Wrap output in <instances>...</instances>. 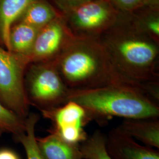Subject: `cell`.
I'll list each match as a JSON object with an SVG mask.
<instances>
[{"mask_svg": "<svg viewBox=\"0 0 159 159\" xmlns=\"http://www.w3.org/2000/svg\"><path fill=\"white\" fill-rule=\"evenodd\" d=\"M37 142L44 159H84L80 146L66 142L52 131L47 136L37 137Z\"/></svg>", "mask_w": 159, "mask_h": 159, "instance_id": "cell-11", "label": "cell"}, {"mask_svg": "<svg viewBox=\"0 0 159 159\" xmlns=\"http://www.w3.org/2000/svg\"><path fill=\"white\" fill-rule=\"evenodd\" d=\"M0 159H20L14 151L10 148H3L0 149Z\"/></svg>", "mask_w": 159, "mask_h": 159, "instance_id": "cell-21", "label": "cell"}, {"mask_svg": "<svg viewBox=\"0 0 159 159\" xmlns=\"http://www.w3.org/2000/svg\"><path fill=\"white\" fill-rule=\"evenodd\" d=\"M25 120L13 113L0 100V131L17 137L25 131Z\"/></svg>", "mask_w": 159, "mask_h": 159, "instance_id": "cell-17", "label": "cell"}, {"mask_svg": "<svg viewBox=\"0 0 159 159\" xmlns=\"http://www.w3.org/2000/svg\"><path fill=\"white\" fill-rule=\"evenodd\" d=\"M41 112L51 120L53 125L51 131L66 142L80 146L87 139L84 127L91 120L84 108L78 103L68 101L58 107Z\"/></svg>", "mask_w": 159, "mask_h": 159, "instance_id": "cell-6", "label": "cell"}, {"mask_svg": "<svg viewBox=\"0 0 159 159\" xmlns=\"http://www.w3.org/2000/svg\"><path fill=\"white\" fill-rule=\"evenodd\" d=\"M68 101L78 103L84 108L90 120L100 123L115 117L124 119L159 117V101L142 90L129 86L70 90Z\"/></svg>", "mask_w": 159, "mask_h": 159, "instance_id": "cell-3", "label": "cell"}, {"mask_svg": "<svg viewBox=\"0 0 159 159\" xmlns=\"http://www.w3.org/2000/svg\"><path fill=\"white\" fill-rule=\"evenodd\" d=\"M55 62L70 90L123 85L146 92L120 73L100 39L91 35H71Z\"/></svg>", "mask_w": 159, "mask_h": 159, "instance_id": "cell-1", "label": "cell"}, {"mask_svg": "<svg viewBox=\"0 0 159 159\" xmlns=\"http://www.w3.org/2000/svg\"><path fill=\"white\" fill-rule=\"evenodd\" d=\"M2 134V132L0 131V136H1V135Z\"/></svg>", "mask_w": 159, "mask_h": 159, "instance_id": "cell-23", "label": "cell"}, {"mask_svg": "<svg viewBox=\"0 0 159 159\" xmlns=\"http://www.w3.org/2000/svg\"><path fill=\"white\" fill-rule=\"evenodd\" d=\"M115 7L121 11H133L145 5L146 0H108Z\"/></svg>", "mask_w": 159, "mask_h": 159, "instance_id": "cell-19", "label": "cell"}, {"mask_svg": "<svg viewBox=\"0 0 159 159\" xmlns=\"http://www.w3.org/2000/svg\"><path fill=\"white\" fill-rule=\"evenodd\" d=\"M94 0H56L58 6L67 14L75 8Z\"/></svg>", "mask_w": 159, "mask_h": 159, "instance_id": "cell-20", "label": "cell"}, {"mask_svg": "<svg viewBox=\"0 0 159 159\" xmlns=\"http://www.w3.org/2000/svg\"><path fill=\"white\" fill-rule=\"evenodd\" d=\"M37 114L30 113L25 120L24 132L15 137L25 150L27 159H44L40 153L35 136V126L39 120Z\"/></svg>", "mask_w": 159, "mask_h": 159, "instance_id": "cell-15", "label": "cell"}, {"mask_svg": "<svg viewBox=\"0 0 159 159\" xmlns=\"http://www.w3.org/2000/svg\"><path fill=\"white\" fill-rule=\"evenodd\" d=\"M29 59L0 47V100L22 119L29 116V104L24 89Z\"/></svg>", "mask_w": 159, "mask_h": 159, "instance_id": "cell-5", "label": "cell"}, {"mask_svg": "<svg viewBox=\"0 0 159 159\" xmlns=\"http://www.w3.org/2000/svg\"><path fill=\"white\" fill-rule=\"evenodd\" d=\"M159 0H146L144 6H146L151 11L157 12L159 9Z\"/></svg>", "mask_w": 159, "mask_h": 159, "instance_id": "cell-22", "label": "cell"}, {"mask_svg": "<svg viewBox=\"0 0 159 159\" xmlns=\"http://www.w3.org/2000/svg\"><path fill=\"white\" fill-rule=\"evenodd\" d=\"M56 12L43 0H33L20 18V22L40 29L57 18Z\"/></svg>", "mask_w": 159, "mask_h": 159, "instance_id": "cell-14", "label": "cell"}, {"mask_svg": "<svg viewBox=\"0 0 159 159\" xmlns=\"http://www.w3.org/2000/svg\"><path fill=\"white\" fill-rule=\"evenodd\" d=\"M118 128L143 145L159 149V119H124Z\"/></svg>", "mask_w": 159, "mask_h": 159, "instance_id": "cell-10", "label": "cell"}, {"mask_svg": "<svg viewBox=\"0 0 159 159\" xmlns=\"http://www.w3.org/2000/svg\"><path fill=\"white\" fill-rule=\"evenodd\" d=\"M100 40L120 73L159 101L157 41L134 25L117 27Z\"/></svg>", "mask_w": 159, "mask_h": 159, "instance_id": "cell-2", "label": "cell"}, {"mask_svg": "<svg viewBox=\"0 0 159 159\" xmlns=\"http://www.w3.org/2000/svg\"><path fill=\"white\" fill-rule=\"evenodd\" d=\"M24 76V89L29 104L40 111L58 107L67 102L70 90L54 61L33 63Z\"/></svg>", "mask_w": 159, "mask_h": 159, "instance_id": "cell-4", "label": "cell"}, {"mask_svg": "<svg viewBox=\"0 0 159 159\" xmlns=\"http://www.w3.org/2000/svg\"><path fill=\"white\" fill-rule=\"evenodd\" d=\"M84 159H112L106 148V135L97 130L80 145Z\"/></svg>", "mask_w": 159, "mask_h": 159, "instance_id": "cell-16", "label": "cell"}, {"mask_svg": "<svg viewBox=\"0 0 159 159\" xmlns=\"http://www.w3.org/2000/svg\"><path fill=\"white\" fill-rule=\"evenodd\" d=\"M71 35L67 33L63 23L57 18L40 29L29 56L30 63L56 60Z\"/></svg>", "mask_w": 159, "mask_h": 159, "instance_id": "cell-8", "label": "cell"}, {"mask_svg": "<svg viewBox=\"0 0 159 159\" xmlns=\"http://www.w3.org/2000/svg\"><path fill=\"white\" fill-rule=\"evenodd\" d=\"M106 148L112 159H159L158 150L137 142L118 127L106 135Z\"/></svg>", "mask_w": 159, "mask_h": 159, "instance_id": "cell-9", "label": "cell"}, {"mask_svg": "<svg viewBox=\"0 0 159 159\" xmlns=\"http://www.w3.org/2000/svg\"><path fill=\"white\" fill-rule=\"evenodd\" d=\"M39 30L21 22L12 27L10 33V52L29 59Z\"/></svg>", "mask_w": 159, "mask_h": 159, "instance_id": "cell-13", "label": "cell"}, {"mask_svg": "<svg viewBox=\"0 0 159 159\" xmlns=\"http://www.w3.org/2000/svg\"><path fill=\"white\" fill-rule=\"evenodd\" d=\"M32 1L0 0V35L8 51H10V33L12 25L20 18Z\"/></svg>", "mask_w": 159, "mask_h": 159, "instance_id": "cell-12", "label": "cell"}, {"mask_svg": "<svg viewBox=\"0 0 159 159\" xmlns=\"http://www.w3.org/2000/svg\"><path fill=\"white\" fill-rule=\"evenodd\" d=\"M134 25L157 41L159 36V19L156 14H150L137 20Z\"/></svg>", "mask_w": 159, "mask_h": 159, "instance_id": "cell-18", "label": "cell"}, {"mask_svg": "<svg viewBox=\"0 0 159 159\" xmlns=\"http://www.w3.org/2000/svg\"><path fill=\"white\" fill-rule=\"evenodd\" d=\"M74 29L85 33H96L114 23L117 11L108 0H94L70 12Z\"/></svg>", "mask_w": 159, "mask_h": 159, "instance_id": "cell-7", "label": "cell"}]
</instances>
